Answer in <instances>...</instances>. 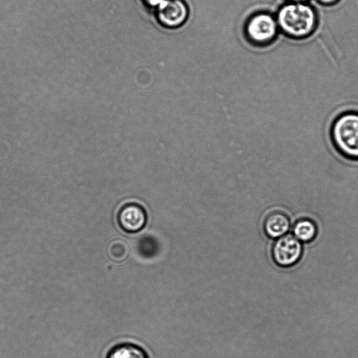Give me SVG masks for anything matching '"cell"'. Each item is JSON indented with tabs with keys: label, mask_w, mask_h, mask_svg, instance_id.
Listing matches in <instances>:
<instances>
[{
	"label": "cell",
	"mask_w": 358,
	"mask_h": 358,
	"mask_svg": "<svg viewBox=\"0 0 358 358\" xmlns=\"http://www.w3.org/2000/svg\"><path fill=\"white\" fill-rule=\"evenodd\" d=\"M276 20L280 30L287 37L301 40L315 31L318 17L314 8L306 2H287L278 10Z\"/></svg>",
	"instance_id": "cell-1"
},
{
	"label": "cell",
	"mask_w": 358,
	"mask_h": 358,
	"mask_svg": "<svg viewBox=\"0 0 358 358\" xmlns=\"http://www.w3.org/2000/svg\"><path fill=\"white\" fill-rule=\"evenodd\" d=\"M331 144L336 152L350 162L358 161V111L347 110L339 113L329 129Z\"/></svg>",
	"instance_id": "cell-2"
},
{
	"label": "cell",
	"mask_w": 358,
	"mask_h": 358,
	"mask_svg": "<svg viewBox=\"0 0 358 358\" xmlns=\"http://www.w3.org/2000/svg\"><path fill=\"white\" fill-rule=\"evenodd\" d=\"M278 31L276 18L265 11L252 14L247 19L243 27L246 40L257 47L271 45L275 40Z\"/></svg>",
	"instance_id": "cell-3"
},
{
	"label": "cell",
	"mask_w": 358,
	"mask_h": 358,
	"mask_svg": "<svg viewBox=\"0 0 358 358\" xmlns=\"http://www.w3.org/2000/svg\"><path fill=\"white\" fill-rule=\"evenodd\" d=\"M155 10L158 24L169 29L182 27L189 15V6L185 0H164Z\"/></svg>",
	"instance_id": "cell-4"
},
{
	"label": "cell",
	"mask_w": 358,
	"mask_h": 358,
	"mask_svg": "<svg viewBox=\"0 0 358 358\" xmlns=\"http://www.w3.org/2000/svg\"><path fill=\"white\" fill-rule=\"evenodd\" d=\"M303 247L292 234H286L275 240L271 248V257L279 266L287 268L295 265L301 258Z\"/></svg>",
	"instance_id": "cell-5"
},
{
	"label": "cell",
	"mask_w": 358,
	"mask_h": 358,
	"mask_svg": "<svg viewBox=\"0 0 358 358\" xmlns=\"http://www.w3.org/2000/svg\"><path fill=\"white\" fill-rule=\"evenodd\" d=\"M148 215L139 203L129 202L123 204L117 214V222L124 232L134 234L141 231L146 225Z\"/></svg>",
	"instance_id": "cell-6"
},
{
	"label": "cell",
	"mask_w": 358,
	"mask_h": 358,
	"mask_svg": "<svg viewBox=\"0 0 358 358\" xmlns=\"http://www.w3.org/2000/svg\"><path fill=\"white\" fill-rule=\"evenodd\" d=\"M291 227L289 216L283 211L273 210L268 213L263 221L264 234L271 238H278L287 234Z\"/></svg>",
	"instance_id": "cell-7"
},
{
	"label": "cell",
	"mask_w": 358,
	"mask_h": 358,
	"mask_svg": "<svg viewBox=\"0 0 358 358\" xmlns=\"http://www.w3.org/2000/svg\"><path fill=\"white\" fill-rule=\"evenodd\" d=\"M106 358H149L146 351L133 343H120L110 348Z\"/></svg>",
	"instance_id": "cell-8"
},
{
	"label": "cell",
	"mask_w": 358,
	"mask_h": 358,
	"mask_svg": "<svg viewBox=\"0 0 358 358\" xmlns=\"http://www.w3.org/2000/svg\"><path fill=\"white\" fill-rule=\"evenodd\" d=\"M317 234L315 222L309 218L298 220L292 228V235L299 241L308 243L315 239Z\"/></svg>",
	"instance_id": "cell-9"
},
{
	"label": "cell",
	"mask_w": 358,
	"mask_h": 358,
	"mask_svg": "<svg viewBox=\"0 0 358 358\" xmlns=\"http://www.w3.org/2000/svg\"><path fill=\"white\" fill-rule=\"evenodd\" d=\"M138 255L144 259H152L157 256L160 251V243L157 238L150 234L141 236L136 244Z\"/></svg>",
	"instance_id": "cell-10"
},
{
	"label": "cell",
	"mask_w": 358,
	"mask_h": 358,
	"mask_svg": "<svg viewBox=\"0 0 358 358\" xmlns=\"http://www.w3.org/2000/svg\"><path fill=\"white\" fill-rule=\"evenodd\" d=\"M108 257L113 262H120L126 259L129 255V248L127 242L120 238L110 241L108 245Z\"/></svg>",
	"instance_id": "cell-11"
},
{
	"label": "cell",
	"mask_w": 358,
	"mask_h": 358,
	"mask_svg": "<svg viewBox=\"0 0 358 358\" xmlns=\"http://www.w3.org/2000/svg\"><path fill=\"white\" fill-rule=\"evenodd\" d=\"M141 3L147 8L155 9L164 0H140Z\"/></svg>",
	"instance_id": "cell-12"
},
{
	"label": "cell",
	"mask_w": 358,
	"mask_h": 358,
	"mask_svg": "<svg viewBox=\"0 0 358 358\" xmlns=\"http://www.w3.org/2000/svg\"><path fill=\"white\" fill-rule=\"evenodd\" d=\"M320 3L324 5V6H333L336 4L338 2H339L341 0H317Z\"/></svg>",
	"instance_id": "cell-13"
},
{
	"label": "cell",
	"mask_w": 358,
	"mask_h": 358,
	"mask_svg": "<svg viewBox=\"0 0 358 358\" xmlns=\"http://www.w3.org/2000/svg\"><path fill=\"white\" fill-rule=\"evenodd\" d=\"M287 2H306L308 0H287Z\"/></svg>",
	"instance_id": "cell-14"
}]
</instances>
